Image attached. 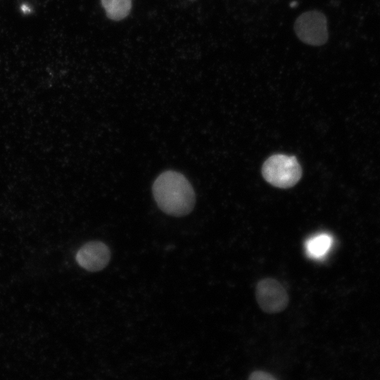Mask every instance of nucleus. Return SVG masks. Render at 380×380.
<instances>
[{
  "instance_id": "obj_4",
  "label": "nucleus",
  "mask_w": 380,
  "mask_h": 380,
  "mask_svg": "<svg viewBox=\"0 0 380 380\" xmlns=\"http://www.w3.org/2000/svg\"><path fill=\"white\" fill-rule=\"evenodd\" d=\"M255 296L259 308L267 314L284 311L289 303L286 289L278 280L272 277L263 278L257 283Z\"/></svg>"
},
{
  "instance_id": "obj_2",
  "label": "nucleus",
  "mask_w": 380,
  "mask_h": 380,
  "mask_svg": "<svg viewBox=\"0 0 380 380\" xmlns=\"http://www.w3.org/2000/svg\"><path fill=\"white\" fill-rule=\"evenodd\" d=\"M262 174L270 184L279 188H289L300 180L302 169L295 156L274 154L264 163Z\"/></svg>"
},
{
  "instance_id": "obj_8",
  "label": "nucleus",
  "mask_w": 380,
  "mask_h": 380,
  "mask_svg": "<svg viewBox=\"0 0 380 380\" xmlns=\"http://www.w3.org/2000/svg\"><path fill=\"white\" fill-rule=\"evenodd\" d=\"M248 379L251 380H274L275 377L268 372L257 370L251 373Z\"/></svg>"
},
{
  "instance_id": "obj_10",
  "label": "nucleus",
  "mask_w": 380,
  "mask_h": 380,
  "mask_svg": "<svg viewBox=\"0 0 380 380\" xmlns=\"http://www.w3.org/2000/svg\"><path fill=\"white\" fill-rule=\"evenodd\" d=\"M190 1H194V0H190Z\"/></svg>"
},
{
  "instance_id": "obj_6",
  "label": "nucleus",
  "mask_w": 380,
  "mask_h": 380,
  "mask_svg": "<svg viewBox=\"0 0 380 380\" xmlns=\"http://www.w3.org/2000/svg\"><path fill=\"white\" fill-rule=\"evenodd\" d=\"M332 237L322 233L309 238L305 243L306 254L312 258H321L329 251L332 244Z\"/></svg>"
},
{
  "instance_id": "obj_9",
  "label": "nucleus",
  "mask_w": 380,
  "mask_h": 380,
  "mask_svg": "<svg viewBox=\"0 0 380 380\" xmlns=\"http://www.w3.org/2000/svg\"><path fill=\"white\" fill-rule=\"evenodd\" d=\"M28 8H28L27 6H25V5H23V6H22V11H23V12L27 11L29 10Z\"/></svg>"
},
{
  "instance_id": "obj_1",
  "label": "nucleus",
  "mask_w": 380,
  "mask_h": 380,
  "mask_svg": "<svg viewBox=\"0 0 380 380\" xmlns=\"http://www.w3.org/2000/svg\"><path fill=\"white\" fill-rule=\"evenodd\" d=\"M152 192L158 208L172 216L186 215L195 205L193 186L183 174L175 170L160 173L153 184Z\"/></svg>"
},
{
  "instance_id": "obj_5",
  "label": "nucleus",
  "mask_w": 380,
  "mask_h": 380,
  "mask_svg": "<svg viewBox=\"0 0 380 380\" xmlns=\"http://www.w3.org/2000/svg\"><path fill=\"white\" fill-rule=\"evenodd\" d=\"M76 261L80 266L89 272H97L107 266L110 251L107 245L99 241L84 244L77 252Z\"/></svg>"
},
{
  "instance_id": "obj_3",
  "label": "nucleus",
  "mask_w": 380,
  "mask_h": 380,
  "mask_svg": "<svg viewBox=\"0 0 380 380\" xmlns=\"http://www.w3.org/2000/svg\"><path fill=\"white\" fill-rule=\"evenodd\" d=\"M293 30L298 39L308 45L322 46L329 39L327 17L318 10L308 11L298 15Z\"/></svg>"
},
{
  "instance_id": "obj_7",
  "label": "nucleus",
  "mask_w": 380,
  "mask_h": 380,
  "mask_svg": "<svg viewBox=\"0 0 380 380\" xmlns=\"http://www.w3.org/2000/svg\"><path fill=\"white\" fill-rule=\"evenodd\" d=\"M108 18L120 20L126 18L132 8V0H101Z\"/></svg>"
}]
</instances>
